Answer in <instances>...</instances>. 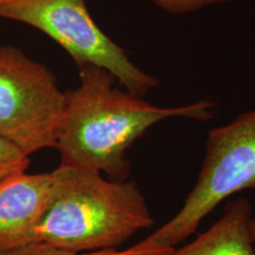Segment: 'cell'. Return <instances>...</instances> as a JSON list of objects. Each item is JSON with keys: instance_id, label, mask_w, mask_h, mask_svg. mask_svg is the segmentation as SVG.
<instances>
[{"instance_id": "cell-10", "label": "cell", "mask_w": 255, "mask_h": 255, "mask_svg": "<svg viewBox=\"0 0 255 255\" xmlns=\"http://www.w3.org/2000/svg\"><path fill=\"white\" fill-rule=\"evenodd\" d=\"M151 2L163 11L173 14H184L199 11L206 6H213L235 0H150Z\"/></svg>"}, {"instance_id": "cell-6", "label": "cell", "mask_w": 255, "mask_h": 255, "mask_svg": "<svg viewBox=\"0 0 255 255\" xmlns=\"http://www.w3.org/2000/svg\"><path fill=\"white\" fill-rule=\"evenodd\" d=\"M53 183V171H25L0 182V251L23 246L47 208Z\"/></svg>"}, {"instance_id": "cell-1", "label": "cell", "mask_w": 255, "mask_h": 255, "mask_svg": "<svg viewBox=\"0 0 255 255\" xmlns=\"http://www.w3.org/2000/svg\"><path fill=\"white\" fill-rule=\"evenodd\" d=\"M81 84L65 91V108L56 148L60 164L104 173L114 181H127V151L146 130L164 120L182 117L210 120L216 103L202 100L163 108L115 85L116 78L100 66H79Z\"/></svg>"}, {"instance_id": "cell-5", "label": "cell", "mask_w": 255, "mask_h": 255, "mask_svg": "<svg viewBox=\"0 0 255 255\" xmlns=\"http://www.w3.org/2000/svg\"><path fill=\"white\" fill-rule=\"evenodd\" d=\"M65 92L43 64L14 46H0V136L31 156L56 148Z\"/></svg>"}, {"instance_id": "cell-12", "label": "cell", "mask_w": 255, "mask_h": 255, "mask_svg": "<svg viewBox=\"0 0 255 255\" xmlns=\"http://www.w3.org/2000/svg\"><path fill=\"white\" fill-rule=\"evenodd\" d=\"M136 255H156V254H136Z\"/></svg>"}, {"instance_id": "cell-8", "label": "cell", "mask_w": 255, "mask_h": 255, "mask_svg": "<svg viewBox=\"0 0 255 255\" xmlns=\"http://www.w3.org/2000/svg\"><path fill=\"white\" fill-rule=\"evenodd\" d=\"M174 251L170 247H161L142 240L135 246L127 250H110L101 252H91V253H71L57 248L45 246V245H26L11 250L0 251V255H136V254H156L168 255Z\"/></svg>"}, {"instance_id": "cell-11", "label": "cell", "mask_w": 255, "mask_h": 255, "mask_svg": "<svg viewBox=\"0 0 255 255\" xmlns=\"http://www.w3.org/2000/svg\"><path fill=\"white\" fill-rule=\"evenodd\" d=\"M250 234H251L252 241H253V244L255 246V216H252V219L250 221Z\"/></svg>"}, {"instance_id": "cell-9", "label": "cell", "mask_w": 255, "mask_h": 255, "mask_svg": "<svg viewBox=\"0 0 255 255\" xmlns=\"http://www.w3.org/2000/svg\"><path fill=\"white\" fill-rule=\"evenodd\" d=\"M30 165V156L19 146L0 136V182L15 174L25 173Z\"/></svg>"}, {"instance_id": "cell-4", "label": "cell", "mask_w": 255, "mask_h": 255, "mask_svg": "<svg viewBox=\"0 0 255 255\" xmlns=\"http://www.w3.org/2000/svg\"><path fill=\"white\" fill-rule=\"evenodd\" d=\"M0 18L44 32L69 53L77 68L100 66L130 94L143 98L158 85L154 76L135 65L127 51L101 30L85 0H0Z\"/></svg>"}, {"instance_id": "cell-2", "label": "cell", "mask_w": 255, "mask_h": 255, "mask_svg": "<svg viewBox=\"0 0 255 255\" xmlns=\"http://www.w3.org/2000/svg\"><path fill=\"white\" fill-rule=\"evenodd\" d=\"M51 200L26 245L71 253L120 250L155 223L135 181L105 180L101 173L59 164Z\"/></svg>"}, {"instance_id": "cell-7", "label": "cell", "mask_w": 255, "mask_h": 255, "mask_svg": "<svg viewBox=\"0 0 255 255\" xmlns=\"http://www.w3.org/2000/svg\"><path fill=\"white\" fill-rule=\"evenodd\" d=\"M252 213V203L246 197L229 201L212 227L168 255H255L250 234Z\"/></svg>"}, {"instance_id": "cell-3", "label": "cell", "mask_w": 255, "mask_h": 255, "mask_svg": "<svg viewBox=\"0 0 255 255\" xmlns=\"http://www.w3.org/2000/svg\"><path fill=\"white\" fill-rule=\"evenodd\" d=\"M246 189H255V110L210 130L195 186L177 214L144 241L175 248L223 200Z\"/></svg>"}]
</instances>
